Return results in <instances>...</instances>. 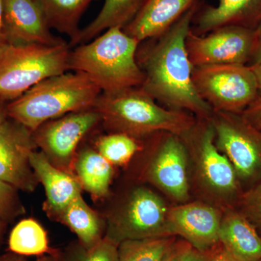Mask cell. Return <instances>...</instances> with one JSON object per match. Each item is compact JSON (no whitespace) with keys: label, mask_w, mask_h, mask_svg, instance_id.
<instances>
[{"label":"cell","mask_w":261,"mask_h":261,"mask_svg":"<svg viewBox=\"0 0 261 261\" xmlns=\"http://www.w3.org/2000/svg\"><path fill=\"white\" fill-rule=\"evenodd\" d=\"M194 5L161 37L139 45L137 61L145 78L141 88L168 109L191 113L197 118L211 119L214 110L197 93L194 66L186 41L197 12Z\"/></svg>","instance_id":"1"},{"label":"cell","mask_w":261,"mask_h":261,"mask_svg":"<svg viewBox=\"0 0 261 261\" xmlns=\"http://www.w3.org/2000/svg\"><path fill=\"white\" fill-rule=\"evenodd\" d=\"M180 137L188 153L191 195L223 211L236 208L244 190L232 165L216 147L211 120L196 118Z\"/></svg>","instance_id":"2"},{"label":"cell","mask_w":261,"mask_h":261,"mask_svg":"<svg viewBox=\"0 0 261 261\" xmlns=\"http://www.w3.org/2000/svg\"><path fill=\"white\" fill-rule=\"evenodd\" d=\"M140 43L114 27L70 51L69 70L82 73L104 93L141 87L143 72L137 61Z\"/></svg>","instance_id":"3"},{"label":"cell","mask_w":261,"mask_h":261,"mask_svg":"<svg viewBox=\"0 0 261 261\" xmlns=\"http://www.w3.org/2000/svg\"><path fill=\"white\" fill-rule=\"evenodd\" d=\"M109 133L124 134L144 140L160 132L181 135L195 123L196 117L185 111L158 104L140 87L104 93L94 106Z\"/></svg>","instance_id":"4"},{"label":"cell","mask_w":261,"mask_h":261,"mask_svg":"<svg viewBox=\"0 0 261 261\" xmlns=\"http://www.w3.org/2000/svg\"><path fill=\"white\" fill-rule=\"evenodd\" d=\"M101 92L85 75L66 72L42 81L8 102V118L33 132L51 120L92 109Z\"/></svg>","instance_id":"5"},{"label":"cell","mask_w":261,"mask_h":261,"mask_svg":"<svg viewBox=\"0 0 261 261\" xmlns=\"http://www.w3.org/2000/svg\"><path fill=\"white\" fill-rule=\"evenodd\" d=\"M70 51L65 42L1 46L0 101L12 102L42 81L68 72Z\"/></svg>","instance_id":"6"},{"label":"cell","mask_w":261,"mask_h":261,"mask_svg":"<svg viewBox=\"0 0 261 261\" xmlns=\"http://www.w3.org/2000/svg\"><path fill=\"white\" fill-rule=\"evenodd\" d=\"M143 141L146 162L141 181L148 183L176 204L191 200L188 153L179 135L154 134Z\"/></svg>","instance_id":"7"},{"label":"cell","mask_w":261,"mask_h":261,"mask_svg":"<svg viewBox=\"0 0 261 261\" xmlns=\"http://www.w3.org/2000/svg\"><path fill=\"white\" fill-rule=\"evenodd\" d=\"M169 207L148 187H136L110 215L105 237L118 246L125 240L173 237L168 226Z\"/></svg>","instance_id":"8"},{"label":"cell","mask_w":261,"mask_h":261,"mask_svg":"<svg viewBox=\"0 0 261 261\" xmlns=\"http://www.w3.org/2000/svg\"><path fill=\"white\" fill-rule=\"evenodd\" d=\"M192 80L214 111L241 114L260 94L256 76L247 65L194 67Z\"/></svg>","instance_id":"9"},{"label":"cell","mask_w":261,"mask_h":261,"mask_svg":"<svg viewBox=\"0 0 261 261\" xmlns=\"http://www.w3.org/2000/svg\"><path fill=\"white\" fill-rule=\"evenodd\" d=\"M216 147L231 163L244 192L261 181V130L241 114L214 111Z\"/></svg>","instance_id":"10"},{"label":"cell","mask_w":261,"mask_h":261,"mask_svg":"<svg viewBox=\"0 0 261 261\" xmlns=\"http://www.w3.org/2000/svg\"><path fill=\"white\" fill-rule=\"evenodd\" d=\"M100 123V115L92 108L46 122L33 135L37 148L55 166L74 176L73 163L79 146Z\"/></svg>","instance_id":"11"},{"label":"cell","mask_w":261,"mask_h":261,"mask_svg":"<svg viewBox=\"0 0 261 261\" xmlns=\"http://www.w3.org/2000/svg\"><path fill=\"white\" fill-rule=\"evenodd\" d=\"M254 30L226 25L204 35L191 31L186 45L194 67L212 65H248L253 44Z\"/></svg>","instance_id":"12"},{"label":"cell","mask_w":261,"mask_h":261,"mask_svg":"<svg viewBox=\"0 0 261 261\" xmlns=\"http://www.w3.org/2000/svg\"><path fill=\"white\" fill-rule=\"evenodd\" d=\"M37 146L32 130L8 118L0 125V181L19 191L33 192L39 180L30 164Z\"/></svg>","instance_id":"13"},{"label":"cell","mask_w":261,"mask_h":261,"mask_svg":"<svg viewBox=\"0 0 261 261\" xmlns=\"http://www.w3.org/2000/svg\"><path fill=\"white\" fill-rule=\"evenodd\" d=\"M224 211L203 201L170 206L168 222L173 237H181L197 250L206 252L219 243Z\"/></svg>","instance_id":"14"},{"label":"cell","mask_w":261,"mask_h":261,"mask_svg":"<svg viewBox=\"0 0 261 261\" xmlns=\"http://www.w3.org/2000/svg\"><path fill=\"white\" fill-rule=\"evenodd\" d=\"M38 0H4L3 32L6 44L56 45L65 42L51 34Z\"/></svg>","instance_id":"15"},{"label":"cell","mask_w":261,"mask_h":261,"mask_svg":"<svg viewBox=\"0 0 261 261\" xmlns=\"http://www.w3.org/2000/svg\"><path fill=\"white\" fill-rule=\"evenodd\" d=\"M198 0H144L123 32L139 42L161 37Z\"/></svg>","instance_id":"16"},{"label":"cell","mask_w":261,"mask_h":261,"mask_svg":"<svg viewBox=\"0 0 261 261\" xmlns=\"http://www.w3.org/2000/svg\"><path fill=\"white\" fill-rule=\"evenodd\" d=\"M30 164L45 191L44 210L56 220L72 201L82 195L83 190L74 176L57 168L41 151L32 152Z\"/></svg>","instance_id":"17"},{"label":"cell","mask_w":261,"mask_h":261,"mask_svg":"<svg viewBox=\"0 0 261 261\" xmlns=\"http://www.w3.org/2000/svg\"><path fill=\"white\" fill-rule=\"evenodd\" d=\"M193 20L191 32L197 35L226 25L255 30L261 23V0H218L216 6H207Z\"/></svg>","instance_id":"18"},{"label":"cell","mask_w":261,"mask_h":261,"mask_svg":"<svg viewBox=\"0 0 261 261\" xmlns=\"http://www.w3.org/2000/svg\"><path fill=\"white\" fill-rule=\"evenodd\" d=\"M219 243L238 261L261 260L260 234L238 209L224 211Z\"/></svg>","instance_id":"19"},{"label":"cell","mask_w":261,"mask_h":261,"mask_svg":"<svg viewBox=\"0 0 261 261\" xmlns=\"http://www.w3.org/2000/svg\"><path fill=\"white\" fill-rule=\"evenodd\" d=\"M73 174L82 190L94 200H101L109 195L113 176V166L89 147L77 152L73 163Z\"/></svg>","instance_id":"20"},{"label":"cell","mask_w":261,"mask_h":261,"mask_svg":"<svg viewBox=\"0 0 261 261\" xmlns=\"http://www.w3.org/2000/svg\"><path fill=\"white\" fill-rule=\"evenodd\" d=\"M55 221L70 228L78 238L79 243L86 248L94 247L106 235V222L82 195L72 201Z\"/></svg>","instance_id":"21"},{"label":"cell","mask_w":261,"mask_h":261,"mask_svg":"<svg viewBox=\"0 0 261 261\" xmlns=\"http://www.w3.org/2000/svg\"><path fill=\"white\" fill-rule=\"evenodd\" d=\"M144 0H105L102 9L93 21L81 29L72 45L84 44L108 29H123L138 13Z\"/></svg>","instance_id":"22"},{"label":"cell","mask_w":261,"mask_h":261,"mask_svg":"<svg viewBox=\"0 0 261 261\" xmlns=\"http://www.w3.org/2000/svg\"><path fill=\"white\" fill-rule=\"evenodd\" d=\"M8 250L22 256H42L54 252L49 247L47 233L32 218L23 219L15 225L8 238Z\"/></svg>","instance_id":"23"},{"label":"cell","mask_w":261,"mask_h":261,"mask_svg":"<svg viewBox=\"0 0 261 261\" xmlns=\"http://www.w3.org/2000/svg\"><path fill=\"white\" fill-rule=\"evenodd\" d=\"M50 28L66 34L73 42L81 29L79 23L87 7L94 0H38Z\"/></svg>","instance_id":"24"},{"label":"cell","mask_w":261,"mask_h":261,"mask_svg":"<svg viewBox=\"0 0 261 261\" xmlns=\"http://www.w3.org/2000/svg\"><path fill=\"white\" fill-rule=\"evenodd\" d=\"M176 237L125 240L118 246V261H163Z\"/></svg>","instance_id":"25"},{"label":"cell","mask_w":261,"mask_h":261,"mask_svg":"<svg viewBox=\"0 0 261 261\" xmlns=\"http://www.w3.org/2000/svg\"><path fill=\"white\" fill-rule=\"evenodd\" d=\"M143 141L124 134L109 133L95 142V149L113 166L128 164L143 148Z\"/></svg>","instance_id":"26"},{"label":"cell","mask_w":261,"mask_h":261,"mask_svg":"<svg viewBox=\"0 0 261 261\" xmlns=\"http://www.w3.org/2000/svg\"><path fill=\"white\" fill-rule=\"evenodd\" d=\"M60 261H118V245L106 237L90 248L78 243L61 252Z\"/></svg>","instance_id":"27"},{"label":"cell","mask_w":261,"mask_h":261,"mask_svg":"<svg viewBox=\"0 0 261 261\" xmlns=\"http://www.w3.org/2000/svg\"><path fill=\"white\" fill-rule=\"evenodd\" d=\"M25 214V206L18 189L0 181V219L10 223Z\"/></svg>","instance_id":"28"},{"label":"cell","mask_w":261,"mask_h":261,"mask_svg":"<svg viewBox=\"0 0 261 261\" xmlns=\"http://www.w3.org/2000/svg\"><path fill=\"white\" fill-rule=\"evenodd\" d=\"M236 209L255 226L261 236V181L243 192Z\"/></svg>","instance_id":"29"},{"label":"cell","mask_w":261,"mask_h":261,"mask_svg":"<svg viewBox=\"0 0 261 261\" xmlns=\"http://www.w3.org/2000/svg\"><path fill=\"white\" fill-rule=\"evenodd\" d=\"M241 115L250 124L261 130V94Z\"/></svg>","instance_id":"30"},{"label":"cell","mask_w":261,"mask_h":261,"mask_svg":"<svg viewBox=\"0 0 261 261\" xmlns=\"http://www.w3.org/2000/svg\"><path fill=\"white\" fill-rule=\"evenodd\" d=\"M207 255V251H200L182 240L181 251L178 261H206Z\"/></svg>","instance_id":"31"},{"label":"cell","mask_w":261,"mask_h":261,"mask_svg":"<svg viewBox=\"0 0 261 261\" xmlns=\"http://www.w3.org/2000/svg\"><path fill=\"white\" fill-rule=\"evenodd\" d=\"M261 65V23L254 30L253 44L248 66Z\"/></svg>","instance_id":"32"},{"label":"cell","mask_w":261,"mask_h":261,"mask_svg":"<svg viewBox=\"0 0 261 261\" xmlns=\"http://www.w3.org/2000/svg\"><path fill=\"white\" fill-rule=\"evenodd\" d=\"M206 261H238L230 255L221 243L216 244L214 247L207 250Z\"/></svg>","instance_id":"33"},{"label":"cell","mask_w":261,"mask_h":261,"mask_svg":"<svg viewBox=\"0 0 261 261\" xmlns=\"http://www.w3.org/2000/svg\"><path fill=\"white\" fill-rule=\"evenodd\" d=\"M182 245V240L176 241L172 247L170 249L167 255L165 257L163 261H178V256H179L180 251H181Z\"/></svg>","instance_id":"34"},{"label":"cell","mask_w":261,"mask_h":261,"mask_svg":"<svg viewBox=\"0 0 261 261\" xmlns=\"http://www.w3.org/2000/svg\"><path fill=\"white\" fill-rule=\"evenodd\" d=\"M0 261H29L27 257L9 252L0 255Z\"/></svg>","instance_id":"35"},{"label":"cell","mask_w":261,"mask_h":261,"mask_svg":"<svg viewBox=\"0 0 261 261\" xmlns=\"http://www.w3.org/2000/svg\"><path fill=\"white\" fill-rule=\"evenodd\" d=\"M60 256H61V251L56 250L51 253L37 257L36 261H60Z\"/></svg>","instance_id":"36"},{"label":"cell","mask_w":261,"mask_h":261,"mask_svg":"<svg viewBox=\"0 0 261 261\" xmlns=\"http://www.w3.org/2000/svg\"><path fill=\"white\" fill-rule=\"evenodd\" d=\"M3 1L0 0V47L6 44L3 32Z\"/></svg>","instance_id":"37"},{"label":"cell","mask_w":261,"mask_h":261,"mask_svg":"<svg viewBox=\"0 0 261 261\" xmlns=\"http://www.w3.org/2000/svg\"><path fill=\"white\" fill-rule=\"evenodd\" d=\"M7 104L8 103L0 101V125L8 118Z\"/></svg>","instance_id":"38"},{"label":"cell","mask_w":261,"mask_h":261,"mask_svg":"<svg viewBox=\"0 0 261 261\" xmlns=\"http://www.w3.org/2000/svg\"><path fill=\"white\" fill-rule=\"evenodd\" d=\"M8 224L9 223L4 221V220L0 219V246L3 243L5 233H6L7 228H8Z\"/></svg>","instance_id":"39"},{"label":"cell","mask_w":261,"mask_h":261,"mask_svg":"<svg viewBox=\"0 0 261 261\" xmlns=\"http://www.w3.org/2000/svg\"><path fill=\"white\" fill-rule=\"evenodd\" d=\"M253 70L255 76H256L257 84H258L259 91L261 94V65H254V66H250Z\"/></svg>","instance_id":"40"},{"label":"cell","mask_w":261,"mask_h":261,"mask_svg":"<svg viewBox=\"0 0 261 261\" xmlns=\"http://www.w3.org/2000/svg\"><path fill=\"white\" fill-rule=\"evenodd\" d=\"M260 261H261V260H260Z\"/></svg>","instance_id":"41"}]
</instances>
